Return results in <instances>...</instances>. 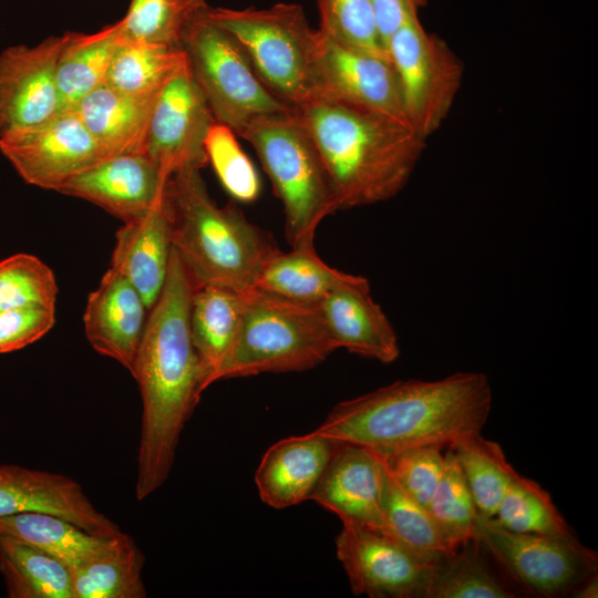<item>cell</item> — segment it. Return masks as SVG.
Segmentation results:
<instances>
[{
  "label": "cell",
  "instance_id": "6da1fadb",
  "mask_svg": "<svg viewBox=\"0 0 598 598\" xmlns=\"http://www.w3.org/2000/svg\"><path fill=\"white\" fill-rule=\"evenodd\" d=\"M195 288L172 247L167 277L148 311L132 373L143 404L135 485L138 501L167 480L181 433L205 391L189 327Z\"/></svg>",
  "mask_w": 598,
  "mask_h": 598
},
{
  "label": "cell",
  "instance_id": "7a4b0ae2",
  "mask_svg": "<svg viewBox=\"0 0 598 598\" xmlns=\"http://www.w3.org/2000/svg\"><path fill=\"white\" fill-rule=\"evenodd\" d=\"M492 398L488 377L482 372L398 380L338 403L316 431L381 454L419 445L447 448L481 433Z\"/></svg>",
  "mask_w": 598,
  "mask_h": 598
},
{
  "label": "cell",
  "instance_id": "3957f363",
  "mask_svg": "<svg viewBox=\"0 0 598 598\" xmlns=\"http://www.w3.org/2000/svg\"><path fill=\"white\" fill-rule=\"evenodd\" d=\"M295 116L322 158L339 210L395 197L425 148L408 123L324 96L295 107Z\"/></svg>",
  "mask_w": 598,
  "mask_h": 598
},
{
  "label": "cell",
  "instance_id": "277c9868",
  "mask_svg": "<svg viewBox=\"0 0 598 598\" xmlns=\"http://www.w3.org/2000/svg\"><path fill=\"white\" fill-rule=\"evenodd\" d=\"M172 247L195 287L217 286L238 292L254 287L279 250L272 238L234 205L219 207L198 168L172 175L165 189Z\"/></svg>",
  "mask_w": 598,
  "mask_h": 598
},
{
  "label": "cell",
  "instance_id": "5b68a950",
  "mask_svg": "<svg viewBox=\"0 0 598 598\" xmlns=\"http://www.w3.org/2000/svg\"><path fill=\"white\" fill-rule=\"evenodd\" d=\"M205 17L240 45L255 73L293 109L317 95L316 51L319 31L302 7L279 2L269 8L205 10Z\"/></svg>",
  "mask_w": 598,
  "mask_h": 598
},
{
  "label": "cell",
  "instance_id": "8992f818",
  "mask_svg": "<svg viewBox=\"0 0 598 598\" xmlns=\"http://www.w3.org/2000/svg\"><path fill=\"white\" fill-rule=\"evenodd\" d=\"M239 136L256 151L282 204L291 247L315 246L319 225L339 207L322 158L295 111L257 121Z\"/></svg>",
  "mask_w": 598,
  "mask_h": 598
},
{
  "label": "cell",
  "instance_id": "52a82bcc",
  "mask_svg": "<svg viewBox=\"0 0 598 598\" xmlns=\"http://www.w3.org/2000/svg\"><path fill=\"white\" fill-rule=\"evenodd\" d=\"M334 350L316 306L254 287L243 292L240 327L221 380L310 370Z\"/></svg>",
  "mask_w": 598,
  "mask_h": 598
},
{
  "label": "cell",
  "instance_id": "ba28073f",
  "mask_svg": "<svg viewBox=\"0 0 598 598\" xmlns=\"http://www.w3.org/2000/svg\"><path fill=\"white\" fill-rule=\"evenodd\" d=\"M181 48L215 120L238 136L257 121L295 111L264 85L238 42L205 11L186 25Z\"/></svg>",
  "mask_w": 598,
  "mask_h": 598
},
{
  "label": "cell",
  "instance_id": "9c48e42d",
  "mask_svg": "<svg viewBox=\"0 0 598 598\" xmlns=\"http://www.w3.org/2000/svg\"><path fill=\"white\" fill-rule=\"evenodd\" d=\"M408 124L424 140L440 130L462 86L464 64L448 44L411 14L385 43Z\"/></svg>",
  "mask_w": 598,
  "mask_h": 598
},
{
  "label": "cell",
  "instance_id": "30bf717a",
  "mask_svg": "<svg viewBox=\"0 0 598 598\" xmlns=\"http://www.w3.org/2000/svg\"><path fill=\"white\" fill-rule=\"evenodd\" d=\"M475 537L519 592L542 598L570 596L597 573V551L574 534L515 533L478 514Z\"/></svg>",
  "mask_w": 598,
  "mask_h": 598
},
{
  "label": "cell",
  "instance_id": "8fae6325",
  "mask_svg": "<svg viewBox=\"0 0 598 598\" xmlns=\"http://www.w3.org/2000/svg\"><path fill=\"white\" fill-rule=\"evenodd\" d=\"M0 151L25 183L55 192L104 159L73 107L1 136Z\"/></svg>",
  "mask_w": 598,
  "mask_h": 598
},
{
  "label": "cell",
  "instance_id": "7c38bea8",
  "mask_svg": "<svg viewBox=\"0 0 598 598\" xmlns=\"http://www.w3.org/2000/svg\"><path fill=\"white\" fill-rule=\"evenodd\" d=\"M215 121L186 60L154 99L144 153L168 178L185 168L202 169Z\"/></svg>",
  "mask_w": 598,
  "mask_h": 598
},
{
  "label": "cell",
  "instance_id": "4fadbf2b",
  "mask_svg": "<svg viewBox=\"0 0 598 598\" xmlns=\"http://www.w3.org/2000/svg\"><path fill=\"white\" fill-rule=\"evenodd\" d=\"M336 553L355 596L423 598L434 564H429L389 535L352 520H341Z\"/></svg>",
  "mask_w": 598,
  "mask_h": 598
},
{
  "label": "cell",
  "instance_id": "5bb4252c",
  "mask_svg": "<svg viewBox=\"0 0 598 598\" xmlns=\"http://www.w3.org/2000/svg\"><path fill=\"white\" fill-rule=\"evenodd\" d=\"M318 31L316 96L408 123L398 75L389 56L340 43Z\"/></svg>",
  "mask_w": 598,
  "mask_h": 598
},
{
  "label": "cell",
  "instance_id": "9a60e30c",
  "mask_svg": "<svg viewBox=\"0 0 598 598\" xmlns=\"http://www.w3.org/2000/svg\"><path fill=\"white\" fill-rule=\"evenodd\" d=\"M63 42L64 33L0 53V137L43 123L65 109L56 82Z\"/></svg>",
  "mask_w": 598,
  "mask_h": 598
},
{
  "label": "cell",
  "instance_id": "2e32d148",
  "mask_svg": "<svg viewBox=\"0 0 598 598\" xmlns=\"http://www.w3.org/2000/svg\"><path fill=\"white\" fill-rule=\"evenodd\" d=\"M168 179L145 153L122 154L73 176L58 193L87 200L128 223L164 199Z\"/></svg>",
  "mask_w": 598,
  "mask_h": 598
},
{
  "label": "cell",
  "instance_id": "e0dca14e",
  "mask_svg": "<svg viewBox=\"0 0 598 598\" xmlns=\"http://www.w3.org/2000/svg\"><path fill=\"white\" fill-rule=\"evenodd\" d=\"M316 307L336 350L382 363L399 358L396 332L372 298L367 278L347 274Z\"/></svg>",
  "mask_w": 598,
  "mask_h": 598
},
{
  "label": "cell",
  "instance_id": "ac0fdd59",
  "mask_svg": "<svg viewBox=\"0 0 598 598\" xmlns=\"http://www.w3.org/2000/svg\"><path fill=\"white\" fill-rule=\"evenodd\" d=\"M33 512L60 516L95 535H125L113 520L95 508L73 478L0 464V516Z\"/></svg>",
  "mask_w": 598,
  "mask_h": 598
},
{
  "label": "cell",
  "instance_id": "d6986e66",
  "mask_svg": "<svg viewBox=\"0 0 598 598\" xmlns=\"http://www.w3.org/2000/svg\"><path fill=\"white\" fill-rule=\"evenodd\" d=\"M384 480L385 465L380 453L339 442L310 499L341 520L385 534Z\"/></svg>",
  "mask_w": 598,
  "mask_h": 598
},
{
  "label": "cell",
  "instance_id": "ffe728a7",
  "mask_svg": "<svg viewBox=\"0 0 598 598\" xmlns=\"http://www.w3.org/2000/svg\"><path fill=\"white\" fill-rule=\"evenodd\" d=\"M148 309L136 288L109 268L87 297L84 331L91 347L133 373Z\"/></svg>",
  "mask_w": 598,
  "mask_h": 598
},
{
  "label": "cell",
  "instance_id": "44dd1931",
  "mask_svg": "<svg viewBox=\"0 0 598 598\" xmlns=\"http://www.w3.org/2000/svg\"><path fill=\"white\" fill-rule=\"evenodd\" d=\"M338 445L317 431L271 445L255 474L260 499L276 509L310 499Z\"/></svg>",
  "mask_w": 598,
  "mask_h": 598
},
{
  "label": "cell",
  "instance_id": "7402d4cb",
  "mask_svg": "<svg viewBox=\"0 0 598 598\" xmlns=\"http://www.w3.org/2000/svg\"><path fill=\"white\" fill-rule=\"evenodd\" d=\"M171 251V225L163 199L142 217L123 223L115 236L110 268L136 288L151 310L164 287Z\"/></svg>",
  "mask_w": 598,
  "mask_h": 598
},
{
  "label": "cell",
  "instance_id": "603a6c76",
  "mask_svg": "<svg viewBox=\"0 0 598 598\" xmlns=\"http://www.w3.org/2000/svg\"><path fill=\"white\" fill-rule=\"evenodd\" d=\"M154 99L127 95L103 84L73 109L107 158L144 153Z\"/></svg>",
  "mask_w": 598,
  "mask_h": 598
},
{
  "label": "cell",
  "instance_id": "cb8c5ba5",
  "mask_svg": "<svg viewBox=\"0 0 598 598\" xmlns=\"http://www.w3.org/2000/svg\"><path fill=\"white\" fill-rule=\"evenodd\" d=\"M241 310L243 292L217 286L194 290L189 327L205 390L221 380L237 339Z\"/></svg>",
  "mask_w": 598,
  "mask_h": 598
},
{
  "label": "cell",
  "instance_id": "d4e9b609",
  "mask_svg": "<svg viewBox=\"0 0 598 598\" xmlns=\"http://www.w3.org/2000/svg\"><path fill=\"white\" fill-rule=\"evenodd\" d=\"M0 535L33 545L70 570L118 550L131 537H106L47 513L0 516Z\"/></svg>",
  "mask_w": 598,
  "mask_h": 598
},
{
  "label": "cell",
  "instance_id": "484cf974",
  "mask_svg": "<svg viewBox=\"0 0 598 598\" xmlns=\"http://www.w3.org/2000/svg\"><path fill=\"white\" fill-rule=\"evenodd\" d=\"M123 39L120 21L94 33L64 32L56 64V82L65 109L105 83Z\"/></svg>",
  "mask_w": 598,
  "mask_h": 598
},
{
  "label": "cell",
  "instance_id": "4316f807",
  "mask_svg": "<svg viewBox=\"0 0 598 598\" xmlns=\"http://www.w3.org/2000/svg\"><path fill=\"white\" fill-rule=\"evenodd\" d=\"M518 594L474 537L433 565L423 598H516Z\"/></svg>",
  "mask_w": 598,
  "mask_h": 598
},
{
  "label": "cell",
  "instance_id": "83f0119b",
  "mask_svg": "<svg viewBox=\"0 0 598 598\" xmlns=\"http://www.w3.org/2000/svg\"><path fill=\"white\" fill-rule=\"evenodd\" d=\"M347 272L327 265L315 246L278 250L265 265L256 287L287 300L317 306Z\"/></svg>",
  "mask_w": 598,
  "mask_h": 598
},
{
  "label": "cell",
  "instance_id": "f1b7e54d",
  "mask_svg": "<svg viewBox=\"0 0 598 598\" xmlns=\"http://www.w3.org/2000/svg\"><path fill=\"white\" fill-rule=\"evenodd\" d=\"M0 573L10 598H73L70 569L40 548L0 535Z\"/></svg>",
  "mask_w": 598,
  "mask_h": 598
},
{
  "label": "cell",
  "instance_id": "f546056e",
  "mask_svg": "<svg viewBox=\"0 0 598 598\" xmlns=\"http://www.w3.org/2000/svg\"><path fill=\"white\" fill-rule=\"evenodd\" d=\"M185 61L181 47L123 38L104 84L127 95L154 97Z\"/></svg>",
  "mask_w": 598,
  "mask_h": 598
},
{
  "label": "cell",
  "instance_id": "4dcf8cb0",
  "mask_svg": "<svg viewBox=\"0 0 598 598\" xmlns=\"http://www.w3.org/2000/svg\"><path fill=\"white\" fill-rule=\"evenodd\" d=\"M462 468L477 512L494 517L509 484L518 474L501 445L480 434L451 446Z\"/></svg>",
  "mask_w": 598,
  "mask_h": 598
},
{
  "label": "cell",
  "instance_id": "1f68e13d",
  "mask_svg": "<svg viewBox=\"0 0 598 598\" xmlns=\"http://www.w3.org/2000/svg\"><path fill=\"white\" fill-rule=\"evenodd\" d=\"M383 513L385 534L420 559L435 564L453 553L444 544L429 509L412 498L398 484L386 466Z\"/></svg>",
  "mask_w": 598,
  "mask_h": 598
},
{
  "label": "cell",
  "instance_id": "d6a6232c",
  "mask_svg": "<svg viewBox=\"0 0 598 598\" xmlns=\"http://www.w3.org/2000/svg\"><path fill=\"white\" fill-rule=\"evenodd\" d=\"M144 563L130 538L118 550L70 570L73 598H145Z\"/></svg>",
  "mask_w": 598,
  "mask_h": 598
},
{
  "label": "cell",
  "instance_id": "836d02e7",
  "mask_svg": "<svg viewBox=\"0 0 598 598\" xmlns=\"http://www.w3.org/2000/svg\"><path fill=\"white\" fill-rule=\"evenodd\" d=\"M427 509L450 551L475 537L478 512L451 447L445 450L443 473Z\"/></svg>",
  "mask_w": 598,
  "mask_h": 598
},
{
  "label": "cell",
  "instance_id": "e575fe53",
  "mask_svg": "<svg viewBox=\"0 0 598 598\" xmlns=\"http://www.w3.org/2000/svg\"><path fill=\"white\" fill-rule=\"evenodd\" d=\"M493 522L511 532L565 536L574 534L550 494L519 474L509 484Z\"/></svg>",
  "mask_w": 598,
  "mask_h": 598
},
{
  "label": "cell",
  "instance_id": "d590c367",
  "mask_svg": "<svg viewBox=\"0 0 598 598\" xmlns=\"http://www.w3.org/2000/svg\"><path fill=\"white\" fill-rule=\"evenodd\" d=\"M209 6L205 0H132L118 20L125 39L181 47L186 25Z\"/></svg>",
  "mask_w": 598,
  "mask_h": 598
},
{
  "label": "cell",
  "instance_id": "8d00e7d4",
  "mask_svg": "<svg viewBox=\"0 0 598 598\" xmlns=\"http://www.w3.org/2000/svg\"><path fill=\"white\" fill-rule=\"evenodd\" d=\"M59 287L38 257L16 254L0 261V311L22 307L55 309Z\"/></svg>",
  "mask_w": 598,
  "mask_h": 598
},
{
  "label": "cell",
  "instance_id": "74e56055",
  "mask_svg": "<svg viewBox=\"0 0 598 598\" xmlns=\"http://www.w3.org/2000/svg\"><path fill=\"white\" fill-rule=\"evenodd\" d=\"M207 162L226 192L237 202L251 203L260 194L259 175L237 141L236 132L215 121L205 140Z\"/></svg>",
  "mask_w": 598,
  "mask_h": 598
},
{
  "label": "cell",
  "instance_id": "f35d334b",
  "mask_svg": "<svg viewBox=\"0 0 598 598\" xmlns=\"http://www.w3.org/2000/svg\"><path fill=\"white\" fill-rule=\"evenodd\" d=\"M319 30L327 37L358 49L388 55L371 0H317Z\"/></svg>",
  "mask_w": 598,
  "mask_h": 598
},
{
  "label": "cell",
  "instance_id": "ab89813d",
  "mask_svg": "<svg viewBox=\"0 0 598 598\" xmlns=\"http://www.w3.org/2000/svg\"><path fill=\"white\" fill-rule=\"evenodd\" d=\"M445 450L440 445H419L380 454L398 484L427 508L443 473Z\"/></svg>",
  "mask_w": 598,
  "mask_h": 598
},
{
  "label": "cell",
  "instance_id": "60d3db41",
  "mask_svg": "<svg viewBox=\"0 0 598 598\" xmlns=\"http://www.w3.org/2000/svg\"><path fill=\"white\" fill-rule=\"evenodd\" d=\"M55 322V309L22 307L0 311V353L20 350L47 334Z\"/></svg>",
  "mask_w": 598,
  "mask_h": 598
},
{
  "label": "cell",
  "instance_id": "b9f144b4",
  "mask_svg": "<svg viewBox=\"0 0 598 598\" xmlns=\"http://www.w3.org/2000/svg\"><path fill=\"white\" fill-rule=\"evenodd\" d=\"M371 1L384 49L388 39L406 20V18L411 14H419V11L427 4V0Z\"/></svg>",
  "mask_w": 598,
  "mask_h": 598
},
{
  "label": "cell",
  "instance_id": "7bdbcfd3",
  "mask_svg": "<svg viewBox=\"0 0 598 598\" xmlns=\"http://www.w3.org/2000/svg\"><path fill=\"white\" fill-rule=\"evenodd\" d=\"M576 598H596L598 596V577L597 573L589 576L582 581L570 595Z\"/></svg>",
  "mask_w": 598,
  "mask_h": 598
}]
</instances>
